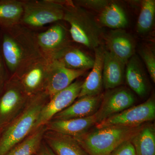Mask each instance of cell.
Masks as SVG:
<instances>
[{"label":"cell","mask_w":155,"mask_h":155,"mask_svg":"<svg viewBox=\"0 0 155 155\" xmlns=\"http://www.w3.org/2000/svg\"><path fill=\"white\" fill-rule=\"evenodd\" d=\"M104 51L102 48L99 47L95 49L93 67L86 79L83 81L78 98L101 94Z\"/></svg>","instance_id":"cell-18"},{"label":"cell","mask_w":155,"mask_h":155,"mask_svg":"<svg viewBox=\"0 0 155 155\" xmlns=\"http://www.w3.org/2000/svg\"><path fill=\"white\" fill-rule=\"evenodd\" d=\"M43 140L56 155H88L75 139L70 136L47 130Z\"/></svg>","instance_id":"cell-16"},{"label":"cell","mask_w":155,"mask_h":155,"mask_svg":"<svg viewBox=\"0 0 155 155\" xmlns=\"http://www.w3.org/2000/svg\"><path fill=\"white\" fill-rule=\"evenodd\" d=\"M125 65V76L127 84L139 96L144 97L147 94L148 87L139 59L137 56L134 55Z\"/></svg>","instance_id":"cell-20"},{"label":"cell","mask_w":155,"mask_h":155,"mask_svg":"<svg viewBox=\"0 0 155 155\" xmlns=\"http://www.w3.org/2000/svg\"><path fill=\"white\" fill-rule=\"evenodd\" d=\"M23 12L22 0H0V29L19 24Z\"/></svg>","instance_id":"cell-22"},{"label":"cell","mask_w":155,"mask_h":155,"mask_svg":"<svg viewBox=\"0 0 155 155\" xmlns=\"http://www.w3.org/2000/svg\"><path fill=\"white\" fill-rule=\"evenodd\" d=\"M33 155H37L36 154H34Z\"/></svg>","instance_id":"cell-32"},{"label":"cell","mask_w":155,"mask_h":155,"mask_svg":"<svg viewBox=\"0 0 155 155\" xmlns=\"http://www.w3.org/2000/svg\"><path fill=\"white\" fill-rule=\"evenodd\" d=\"M135 101L134 95L126 87L109 89L103 94L99 108L95 114L97 124L132 107Z\"/></svg>","instance_id":"cell-10"},{"label":"cell","mask_w":155,"mask_h":155,"mask_svg":"<svg viewBox=\"0 0 155 155\" xmlns=\"http://www.w3.org/2000/svg\"><path fill=\"white\" fill-rule=\"evenodd\" d=\"M99 22L102 25L114 29H122L128 25L125 11L115 3H110L100 13Z\"/></svg>","instance_id":"cell-23"},{"label":"cell","mask_w":155,"mask_h":155,"mask_svg":"<svg viewBox=\"0 0 155 155\" xmlns=\"http://www.w3.org/2000/svg\"><path fill=\"white\" fill-rule=\"evenodd\" d=\"M50 98L45 91L30 97L25 109L2 131L0 155H5L33 132L41 111Z\"/></svg>","instance_id":"cell-2"},{"label":"cell","mask_w":155,"mask_h":155,"mask_svg":"<svg viewBox=\"0 0 155 155\" xmlns=\"http://www.w3.org/2000/svg\"><path fill=\"white\" fill-rule=\"evenodd\" d=\"M23 12L19 24L35 32L42 31L47 25L62 21L65 1L22 0Z\"/></svg>","instance_id":"cell-5"},{"label":"cell","mask_w":155,"mask_h":155,"mask_svg":"<svg viewBox=\"0 0 155 155\" xmlns=\"http://www.w3.org/2000/svg\"><path fill=\"white\" fill-rule=\"evenodd\" d=\"M75 5L83 8L101 12L110 3L105 0H79L73 1Z\"/></svg>","instance_id":"cell-27"},{"label":"cell","mask_w":155,"mask_h":155,"mask_svg":"<svg viewBox=\"0 0 155 155\" xmlns=\"http://www.w3.org/2000/svg\"><path fill=\"white\" fill-rule=\"evenodd\" d=\"M46 130L45 125L37 128L5 155H33L36 154Z\"/></svg>","instance_id":"cell-24"},{"label":"cell","mask_w":155,"mask_h":155,"mask_svg":"<svg viewBox=\"0 0 155 155\" xmlns=\"http://www.w3.org/2000/svg\"><path fill=\"white\" fill-rule=\"evenodd\" d=\"M108 51L126 65L134 55L135 43L132 37L122 29L110 31L106 38Z\"/></svg>","instance_id":"cell-13"},{"label":"cell","mask_w":155,"mask_h":155,"mask_svg":"<svg viewBox=\"0 0 155 155\" xmlns=\"http://www.w3.org/2000/svg\"><path fill=\"white\" fill-rule=\"evenodd\" d=\"M155 17V0L142 1L137 24V32L140 34H144L149 31L154 23Z\"/></svg>","instance_id":"cell-25"},{"label":"cell","mask_w":155,"mask_h":155,"mask_svg":"<svg viewBox=\"0 0 155 155\" xmlns=\"http://www.w3.org/2000/svg\"><path fill=\"white\" fill-rule=\"evenodd\" d=\"M125 64L105 50L103 70V87L106 89L119 87L123 83Z\"/></svg>","instance_id":"cell-19"},{"label":"cell","mask_w":155,"mask_h":155,"mask_svg":"<svg viewBox=\"0 0 155 155\" xmlns=\"http://www.w3.org/2000/svg\"><path fill=\"white\" fill-rule=\"evenodd\" d=\"M97 124L95 114L85 118L67 120H51L45 125L47 130H52L74 138L87 133Z\"/></svg>","instance_id":"cell-14"},{"label":"cell","mask_w":155,"mask_h":155,"mask_svg":"<svg viewBox=\"0 0 155 155\" xmlns=\"http://www.w3.org/2000/svg\"><path fill=\"white\" fill-rule=\"evenodd\" d=\"M147 70L154 82H155V56L153 50L149 47L142 49L140 52Z\"/></svg>","instance_id":"cell-26"},{"label":"cell","mask_w":155,"mask_h":155,"mask_svg":"<svg viewBox=\"0 0 155 155\" xmlns=\"http://www.w3.org/2000/svg\"><path fill=\"white\" fill-rule=\"evenodd\" d=\"M109 155H136L130 140L123 143L116 147Z\"/></svg>","instance_id":"cell-28"},{"label":"cell","mask_w":155,"mask_h":155,"mask_svg":"<svg viewBox=\"0 0 155 155\" xmlns=\"http://www.w3.org/2000/svg\"><path fill=\"white\" fill-rule=\"evenodd\" d=\"M51 60L58 61L68 69L80 71L91 69L94 64V59L72 44L59 51Z\"/></svg>","instance_id":"cell-17"},{"label":"cell","mask_w":155,"mask_h":155,"mask_svg":"<svg viewBox=\"0 0 155 155\" xmlns=\"http://www.w3.org/2000/svg\"><path fill=\"white\" fill-rule=\"evenodd\" d=\"M64 21L51 24L42 31L35 32L38 47L44 58L51 60L64 48L72 45L69 28Z\"/></svg>","instance_id":"cell-8"},{"label":"cell","mask_w":155,"mask_h":155,"mask_svg":"<svg viewBox=\"0 0 155 155\" xmlns=\"http://www.w3.org/2000/svg\"><path fill=\"white\" fill-rule=\"evenodd\" d=\"M85 72L68 69L58 61L51 60L45 92L51 97L67 88Z\"/></svg>","instance_id":"cell-12"},{"label":"cell","mask_w":155,"mask_h":155,"mask_svg":"<svg viewBox=\"0 0 155 155\" xmlns=\"http://www.w3.org/2000/svg\"><path fill=\"white\" fill-rule=\"evenodd\" d=\"M83 82L77 79L67 88L51 97L41 111L34 130L40 126L45 125L55 115L73 104L78 98Z\"/></svg>","instance_id":"cell-9"},{"label":"cell","mask_w":155,"mask_h":155,"mask_svg":"<svg viewBox=\"0 0 155 155\" xmlns=\"http://www.w3.org/2000/svg\"><path fill=\"white\" fill-rule=\"evenodd\" d=\"M103 96L101 94L78 98L71 105L55 115L51 120H67L92 116L99 108Z\"/></svg>","instance_id":"cell-15"},{"label":"cell","mask_w":155,"mask_h":155,"mask_svg":"<svg viewBox=\"0 0 155 155\" xmlns=\"http://www.w3.org/2000/svg\"><path fill=\"white\" fill-rule=\"evenodd\" d=\"M64 5L63 21L69 25L72 41L92 49L98 47L101 30L87 11L75 5L73 1H65Z\"/></svg>","instance_id":"cell-4"},{"label":"cell","mask_w":155,"mask_h":155,"mask_svg":"<svg viewBox=\"0 0 155 155\" xmlns=\"http://www.w3.org/2000/svg\"><path fill=\"white\" fill-rule=\"evenodd\" d=\"M30 98L18 79L10 78L0 94V130L20 114Z\"/></svg>","instance_id":"cell-6"},{"label":"cell","mask_w":155,"mask_h":155,"mask_svg":"<svg viewBox=\"0 0 155 155\" xmlns=\"http://www.w3.org/2000/svg\"><path fill=\"white\" fill-rule=\"evenodd\" d=\"M9 78L8 72L0 49V94Z\"/></svg>","instance_id":"cell-29"},{"label":"cell","mask_w":155,"mask_h":155,"mask_svg":"<svg viewBox=\"0 0 155 155\" xmlns=\"http://www.w3.org/2000/svg\"><path fill=\"white\" fill-rule=\"evenodd\" d=\"M155 118V101L153 97L138 105L107 118L96 125L97 128L109 127H137Z\"/></svg>","instance_id":"cell-7"},{"label":"cell","mask_w":155,"mask_h":155,"mask_svg":"<svg viewBox=\"0 0 155 155\" xmlns=\"http://www.w3.org/2000/svg\"><path fill=\"white\" fill-rule=\"evenodd\" d=\"M37 155H56L43 140L38 149L36 153Z\"/></svg>","instance_id":"cell-30"},{"label":"cell","mask_w":155,"mask_h":155,"mask_svg":"<svg viewBox=\"0 0 155 155\" xmlns=\"http://www.w3.org/2000/svg\"><path fill=\"white\" fill-rule=\"evenodd\" d=\"M130 141L136 155H155L154 125H143Z\"/></svg>","instance_id":"cell-21"},{"label":"cell","mask_w":155,"mask_h":155,"mask_svg":"<svg viewBox=\"0 0 155 155\" xmlns=\"http://www.w3.org/2000/svg\"><path fill=\"white\" fill-rule=\"evenodd\" d=\"M2 131H1V130H0V135H1V134L2 133Z\"/></svg>","instance_id":"cell-31"},{"label":"cell","mask_w":155,"mask_h":155,"mask_svg":"<svg viewBox=\"0 0 155 155\" xmlns=\"http://www.w3.org/2000/svg\"><path fill=\"white\" fill-rule=\"evenodd\" d=\"M143 125L137 127H96L75 138L88 155H109L123 143L130 140Z\"/></svg>","instance_id":"cell-3"},{"label":"cell","mask_w":155,"mask_h":155,"mask_svg":"<svg viewBox=\"0 0 155 155\" xmlns=\"http://www.w3.org/2000/svg\"><path fill=\"white\" fill-rule=\"evenodd\" d=\"M0 49L10 78H19L37 61L44 58L35 32L20 24L0 29Z\"/></svg>","instance_id":"cell-1"},{"label":"cell","mask_w":155,"mask_h":155,"mask_svg":"<svg viewBox=\"0 0 155 155\" xmlns=\"http://www.w3.org/2000/svg\"><path fill=\"white\" fill-rule=\"evenodd\" d=\"M51 61L45 58H42L17 78L29 97L45 91Z\"/></svg>","instance_id":"cell-11"}]
</instances>
